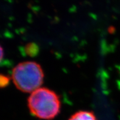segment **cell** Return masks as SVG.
Returning a JSON list of instances; mask_svg holds the SVG:
<instances>
[{
  "label": "cell",
  "instance_id": "6da1fadb",
  "mask_svg": "<svg viewBox=\"0 0 120 120\" xmlns=\"http://www.w3.org/2000/svg\"><path fill=\"white\" fill-rule=\"evenodd\" d=\"M27 105L31 114L40 120H52L60 112L59 96L45 87H40L31 93Z\"/></svg>",
  "mask_w": 120,
  "mask_h": 120
},
{
  "label": "cell",
  "instance_id": "7a4b0ae2",
  "mask_svg": "<svg viewBox=\"0 0 120 120\" xmlns=\"http://www.w3.org/2000/svg\"><path fill=\"white\" fill-rule=\"evenodd\" d=\"M12 79L18 90L24 93H32L43 83L44 73L38 63L23 62L13 69Z\"/></svg>",
  "mask_w": 120,
  "mask_h": 120
},
{
  "label": "cell",
  "instance_id": "3957f363",
  "mask_svg": "<svg viewBox=\"0 0 120 120\" xmlns=\"http://www.w3.org/2000/svg\"><path fill=\"white\" fill-rule=\"evenodd\" d=\"M68 120H97V119L92 112L81 110L73 114Z\"/></svg>",
  "mask_w": 120,
  "mask_h": 120
},
{
  "label": "cell",
  "instance_id": "277c9868",
  "mask_svg": "<svg viewBox=\"0 0 120 120\" xmlns=\"http://www.w3.org/2000/svg\"><path fill=\"white\" fill-rule=\"evenodd\" d=\"M10 82V79L5 75H0V88L6 87Z\"/></svg>",
  "mask_w": 120,
  "mask_h": 120
},
{
  "label": "cell",
  "instance_id": "5b68a950",
  "mask_svg": "<svg viewBox=\"0 0 120 120\" xmlns=\"http://www.w3.org/2000/svg\"><path fill=\"white\" fill-rule=\"evenodd\" d=\"M3 57H4V51H3V48L0 45V62L3 60Z\"/></svg>",
  "mask_w": 120,
  "mask_h": 120
}]
</instances>
